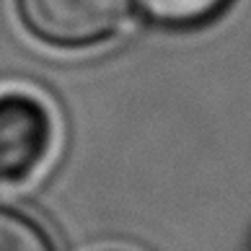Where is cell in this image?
Here are the masks:
<instances>
[{"mask_svg": "<svg viewBox=\"0 0 251 251\" xmlns=\"http://www.w3.org/2000/svg\"><path fill=\"white\" fill-rule=\"evenodd\" d=\"M135 0H16V16L34 39L54 50H94L125 29Z\"/></svg>", "mask_w": 251, "mask_h": 251, "instance_id": "cell-1", "label": "cell"}, {"mask_svg": "<svg viewBox=\"0 0 251 251\" xmlns=\"http://www.w3.org/2000/svg\"><path fill=\"white\" fill-rule=\"evenodd\" d=\"M0 251H57V246L39 218L0 204Z\"/></svg>", "mask_w": 251, "mask_h": 251, "instance_id": "cell-4", "label": "cell"}, {"mask_svg": "<svg viewBox=\"0 0 251 251\" xmlns=\"http://www.w3.org/2000/svg\"><path fill=\"white\" fill-rule=\"evenodd\" d=\"M54 148L50 104L29 88L0 91V184L31 181Z\"/></svg>", "mask_w": 251, "mask_h": 251, "instance_id": "cell-2", "label": "cell"}, {"mask_svg": "<svg viewBox=\"0 0 251 251\" xmlns=\"http://www.w3.org/2000/svg\"><path fill=\"white\" fill-rule=\"evenodd\" d=\"M249 251H251V246H249Z\"/></svg>", "mask_w": 251, "mask_h": 251, "instance_id": "cell-5", "label": "cell"}, {"mask_svg": "<svg viewBox=\"0 0 251 251\" xmlns=\"http://www.w3.org/2000/svg\"><path fill=\"white\" fill-rule=\"evenodd\" d=\"M233 0H137L148 24L169 31H194L218 21Z\"/></svg>", "mask_w": 251, "mask_h": 251, "instance_id": "cell-3", "label": "cell"}]
</instances>
